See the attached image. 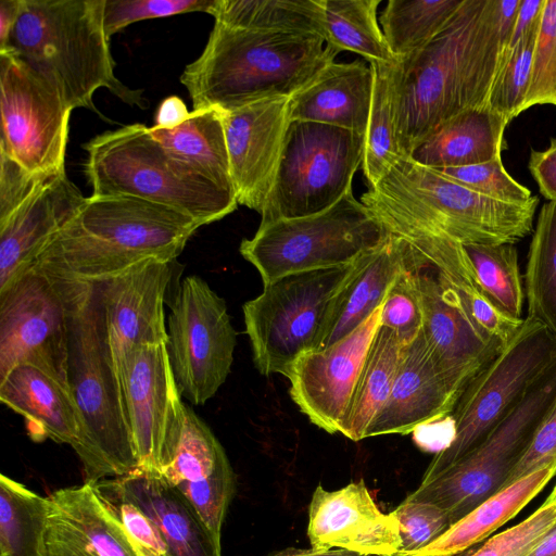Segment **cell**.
Returning a JSON list of instances; mask_svg holds the SVG:
<instances>
[{
	"mask_svg": "<svg viewBox=\"0 0 556 556\" xmlns=\"http://www.w3.org/2000/svg\"><path fill=\"white\" fill-rule=\"evenodd\" d=\"M556 460V397L504 488ZM503 488V489H504Z\"/></svg>",
	"mask_w": 556,
	"mask_h": 556,
	"instance_id": "cell-51",
	"label": "cell"
},
{
	"mask_svg": "<svg viewBox=\"0 0 556 556\" xmlns=\"http://www.w3.org/2000/svg\"><path fill=\"white\" fill-rule=\"evenodd\" d=\"M307 535L315 551L339 547L390 556L401 547L397 519L378 508L363 479L337 491L317 485L308 508Z\"/></svg>",
	"mask_w": 556,
	"mask_h": 556,
	"instance_id": "cell-21",
	"label": "cell"
},
{
	"mask_svg": "<svg viewBox=\"0 0 556 556\" xmlns=\"http://www.w3.org/2000/svg\"><path fill=\"white\" fill-rule=\"evenodd\" d=\"M190 115L185 102L177 96L164 99L155 114V125L159 128L173 129L185 123Z\"/></svg>",
	"mask_w": 556,
	"mask_h": 556,
	"instance_id": "cell-55",
	"label": "cell"
},
{
	"mask_svg": "<svg viewBox=\"0 0 556 556\" xmlns=\"http://www.w3.org/2000/svg\"><path fill=\"white\" fill-rule=\"evenodd\" d=\"M53 177L31 174L0 152V220L9 217Z\"/></svg>",
	"mask_w": 556,
	"mask_h": 556,
	"instance_id": "cell-50",
	"label": "cell"
},
{
	"mask_svg": "<svg viewBox=\"0 0 556 556\" xmlns=\"http://www.w3.org/2000/svg\"><path fill=\"white\" fill-rule=\"evenodd\" d=\"M529 169L542 195L556 202V139L544 151L531 150Z\"/></svg>",
	"mask_w": 556,
	"mask_h": 556,
	"instance_id": "cell-52",
	"label": "cell"
},
{
	"mask_svg": "<svg viewBox=\"0 0 556 556\" xmlns=\"http://www.w3.org/2000/svg\"><path fill=\"white\" fill-rule=\"evenodd\" d=\"M365 136L314 122H290L261 224L320 213L352 190Z\"/></svg>",
	"mask_w": 556,
	"mask_h": 556,
	"instance_id": "cell-11",
	"label": "cell"
},
{
	"mask_svg": "<svg viewBox=\"0 0 556 556\" xmlns=\"http://www.w3.org/2000/svg\"><path fill=\"white\" fill-rule=\"evenodd\" d=\"M353 264L283 276L244 303L245 332L262 375L287 377L300 355L318 349L331 302Z\"/></svg>",
	"mask_w": 556,
	"mask_h": 556,
	"instance_id": "cell-10",
	"label": "cell"
},
{
	"mask_svg": "<svg viewBox=\"0 0 556 556\" xmlns=\"http://www.w3.org/2000/svg\"><path fill=\"white\" fill-rule=\"evenodd\" d=\"M85 197L66 172L53 177L0 220V291L29 268Z\"/></svg>",
	"mask_w": 556,
	"mask_h": 556,
	"instance_id": "cell-23",
	"label": "cell"
},
{
	"mask_svg": "<svg viewBox=\"0 0 556 556\" xmlns=\"http://www.w3.org/2000/svg\"><path fill=\"white\" fill-rule=\"evenodd\" d=\"M49 497L0 476V556H47Z\"/></svg>",
	"mask_w": 556,
	"mask_h": 556,
	"instance_id": "cell-34",
	"label": "cell"
},
{
	"mask_svg": "<svg viewBox=\"0 0 556 556\" xmlns=\"http://www.w3.org/2000/svg\"><path fill=\"white\" fill-rule=\"evenodd\" d=\"M405 346L393 330L380 325L358 375L341 434L353 441L365 439L389 399Z\"/></svg>",
	"mask_w": 556,
	"mask_h": 556,
	"instance_id": "cell-32",
	"label": "cell"
},
{
	"mask_svg": "<svg viewBox=\"0 0 556 556\" xmlns=\"http://www.w3.org/2000/svg\"><path fill=\"white\" fill-rule=\"evenodd\" d=\"M546 501L549 503L556 504V484L553 488V490H552L551 494L548 495V497L546 498Z\"/></svg>",
	"mask_w": 556,
	"mask_h": 556,
	"instance_id": "cell-59",
	"label": "cell"
},
{
	"mask_svg": "<svg viewBox=\"0 0 556 556\" xmlns=\"http://www.w3.org/2000/svg\"><path fill=\"white\" fill-rule=\"evenodd\" d=\"M388 235L352 189L320 213L260 224L239 251L264 285L295 273L348 266Z\"/></svg>",
	"mask_w": 556,
	"mask_h": 556,
	"instance_id": "cell-8",
	"label": "cell"
},
{
	"mask_svg": "<svg viewBox=\"0 0 556 556\" xmlns=\"http://www.w3.org/2000/svg\"><path fill=\"white\" fill-rule=\"evenodd\" d=\"M105 0H22L8 42L10 51L48 83L74 110L99 114L93 96L108 89L128 105L149 106L142 90L115 74L104 29Z\"/></svg>",
	"mask_w": 556,
	"mask_h": 556,
	"instance_id": "cell-4",
	"label": "cell"
},
{
	"mask_svg": "<svg viewBox=\"0 0 556 556\" xmlns=\"http://www.w3.org/2000/svg\"><path fill=\"white\" fill-rule=\"evenodd\" d=\"M0 401L27 421L36 441L51 439L76 451L84 424L68 382L30 364H20L0 378Z\"/></svg>",
	"mask_w": 556,
	"mask_h": 556,
	"instance_id": "cell-25",
	"label": "cell"
},
{
	"mask_svg": "<svg viewBox=\"0 0 556 556\" xmlns=\"http://www.w3.org/2000/svg\"><path fill=\"white\" fill-rule=\"evenodd\" d=\"M511 29L500 0H464L426 47L393 66L394 123L402 156L460 112L488 105Z\"/></svg>",
	"mask_w": 556,
	"mask_h": 556,
	"instance_id": "cell-1",
	"label": "cell"
},
{
	"mask_svg": "<svg viewBox=\"0 0 556 556\" xmlns=\"http://www.w3.org/2000/svg\"><path fill=\"white\" fill-rule=\"evenodd\" d=\"M361 202L389 232H427L466 245L520 241L532 231L539 199L504 202L401 156Z\"/></svg>",
	"mask_w": 556,
	"mask_h": 556,
	"instance_id": "cell-5",
	"label": "cell"
},
{
	"mask_svg": "<svg viewBox=\"0 0 556 556\" xmlns=\"http://www.w3.org/2000/svg\"><path fill=\"white\" fill-rule=\"evenodd\" d=\"M556 475V460L513 482L489 497L435 541L413 553L390 556H455L485 541L495 530L513 519Z\"/></svg>",
	"mask_w": 556,
	"mask_h": 556,
	"instance_id": "cell-30",
	"label": "cell"
},
{
	"mask_svg": "<svg viewBox=\"0 0 556 556\" xmlns=\"http://www.w3.org/2000/svg\"><path fill=\"white\" fill-rule=\"evenodd\" d=\"M270 556H366L352 551L339 548L328 551H315L312 547L308 549L288 547L286 549L274 553Z\"/></svg>",
	"mask_w": 556,
	"mask_h": 556,
	"instance_id": "cell-57",
	"label": "cell"
},
{
	"mask_svg": "<svg viewBox=\"0 0 556 556\" xmlns=\"http://www.w3.org/2000/svg\"><path fill=\"white\" fill-rule=\"evenodd\" d=\"M237 332L226 302L197 275L180 283L167 320V352L180 394L203 405L225 383Z\"/></svg>",
	"mask_w": 556,
	"mask_h": 556,
	"instance_id": "cell-13",
	"label": "cell"
},
{
	"mask_svg": "<svg viewBox=\"0 0 556 556\" xmlns=\"http://www.w3.org/2000/svg\"><path fill=\"white\" fill-rule=\"evenodd\" d=\"M374 71L371 108L365 134L363 172L374 187L402 156L394 123L393 66L369 64Z\"/></svg>",
	"mask_w": 556,
	"mask_h": 556,
	"instance_id": "cell-39",
	"label": "cell"
},
{
	"mask_svg": "<svg viewBox=\"0 0 556 556\" xmlns=\"http://www.w3.org/2000/svg\"><path fill=\"white\" fill-rule=\"evenodd\" d=\"M527 556H556V520L548 532Z\"/></svg>",
	"mask_w": 556,
	"mask_h": 556,
	"instance_id": "cell-58",
	"label": "cell"
},
{
	"mask_svg": "<svg viewBox=\"0 0 556 556\" xmlns=\"http://www.w3.org/2000/svg\"><path fill=\"white\" fill-rule=\"evenodd\" d=\"M176 488L190 502L213 536L220 542L222 526L236 491V476L229 460L208 478Z\"/></svg>",
	"mask_w": 556,
	"mask_h": 556,
	"instance_id": "cell-44",
	"label": "cell"
},
{
	"mask_svg": "<svg viewBox=\"0 0 556 556\" xmlns=\"http://www.w3.org/2000/svg\"><path fill=\"white\" fill-rule=\"evenodd\" d=\"M84 149L91 195L146 199L176 208L202 226L226 217L238 206L232 192L174 157L143 124L97 135Z\"/></svg>",
	"mask_w": 556,
	"mask_h": 556,
	"instance_id": "cell-7",
	"label": "cell"
},
{
	"mask_svg": "<svg viewBox=\"0 0 556 556\" xmlns=\"http://www.w3.org/2000/svg\"><path fill=\"white\" fill-rule=\"evenodd\" d=\"M227 460L226 452L211 428L187 406L175 458L161 473L178 486L208 478Z\"/></svg>",
	"mask_w": 556,
	"mask_h": 556,
	"instance_id": "cell-40",
	"label": "cell"
},
{
	"mask_svg": "<svg viewBox=\"0 0 556 556\" xmlns=\"http://www.w3.org/2000/svg\"><path fill=\"white\" fill-rule=\"evenodd\" d=\"M150 132L174 157L235 194L220 110H193L178 127L164 129L152 126Z\"/></svg>",
	"mask_w": 556,
	"mask_h": 556,
	"instance_id": "cell-31",
	"label": "cell"
},
{
	"mask_svg": "<svg viewBox=\"0 0 556 556\" xmlns=\"http://www.w3.org/2000/svg\"><path fill=\"white\" fill-rule=\"evenodd\" d=\"M30 364L68 382V315L62 280L33 264L0 291V378Z\"/></svg>",
	"mask_w": 556,
	"mask_h": 556,
	"instance_id": "cell-15",
	"label": "cell"
},
{
	"mask_svg": "<svg viewBox=\"0 0 556 556\" xmlns=\"http://www.w3.org/2000/svg\"><path fill=\"white\" fill-rule=\"evenodd\" d=\"M527 318L541 324L556 340V202L540 210L525 274Z\"/></svg>",
	"mask_w": 556,
	"mask_h": 556,
	"instance_id": "cell-36",
	"label": "cell"
},
{
	"mask_svg": "<svg viewBox=\"0 0 556 556\" xmlns=\"http://www.w3.org/2000/svg\"><path fill=\"white\" fill-rule=\"evenodd\" d=\"M382 304L354 331L332 345L300 355L287 375L290 396L312 424L340 433L372 339Z\"/></svg>",
	"mask_w": 556,
	"mask_h": 556,
	"instance_id": "cell-19",
	"label": "cell"
},
{
	"mask_svg": "<svg viewBox=\"0 0 556 556\" xmlns=\"http://www.w3.org/2000/svg\"><path fill=\"white\" fill-rule=\"evenodd\" d=\"M508 123L489 105L465 110L433 129L409 157L431 168L491 161L502 155Z\"/></svg>",
	"mask_w": 556,
	"mask_h": 556,
	"instance_id": "cell-29",
	"label": "cell"
},
{
	"mask_svg": "<svg viewBox=\"0 0 556 556\" xmlns=\"http://www.w3.org/2000/svg\"><path fill=\"white\" fill-rule=\"evenodd\" d=\"M413 433L415 443L421 450L438 454L451 445L455 437V428L450 415L419 426Z\"/></svg>",
	"mask_w": 556,
	"mask_h": 556,
	"instance_id": "cell-53",
	"label": "cell"
},
{
	"mask_svg": "<svg viewBox=\"0 0 556 556\" xmlns=\"http://www.w3.org/2000/svg\"><path fill=\"white\" fill-rule=\"evenodd\" d=\"M544 0H520L508 49L541 21Z\"/></svg>",
	"mask_w": 556,
	"mask_h": 556,
	"instance_id": "cell-54",
	"label": "cell"
},
{
	"mask_svg": "<svg viewBox=\"0 0 556 556\" xmlns=\"http://www.w3.org/2000/svg\"><path fill=\"white\" fill-rule=\"evenodd\" d=\"M555 397L556 361L480 445L406 500L434 504L457 522L504 488Z\"/></svg>",
	"mask_w": 556,
	"mask_h": 556,
	"instance_id": "cell-12",
	"label": "cell"
},
{
	"mask_svg": "<svg viewBox=\"0 0 556 556\" xmlns=\"http://www.w3.org/2000/svg\"><path fill=\"white\" fill-rule=\"evenodd\" d=\"M172 265L173 262L150 258L96 282L121 387L125 365L137 348L167 342L164 305Z\"/></svg>",
	"mask_w": 556,
	"mask_h": 556,
	"instance_id": "cell-18",
	"label": "cell"
},
{
	"mask_svg": "<svg viewBox=\"0 0 556 556\" xmlns=\"http://www.w3.org/2000/svg\"><path fill=\"white\" fill-rule=\"evenodd\" d=\"M391 513L400 526V553H413L426 547L452 526L447 513L431 503L405 498Z\"/></svg>",
	"mask_w": 556,
	"mask_h": 556,
	"instance_id": "cell-48",
	"label": "cell"
},
{
	"mask_svg": "<svg viewBox=\"0 0 556 556\" xmlns=\"http://www.w3.org/2000/svg\"><path fill=\"white\" fill-rule=\"evenodd\" d=\"M339 51L316 35L229 27L214 23L198 59L180 75L193 110L230 112L273 98H290Z\"/></svg>",
	"mask_w": 556,
	"mask_h": 556,
	"instance_id": "cell-3",
	"label": "cell"
},
{
	"mask_svg": "<svg viewBox=\"0 0 556 556\" xmlns=\"http://www.w3.org/2000/svg\"><path fill=\"white\" fill-rule=\"evenodd\" d=\"M556 105V0H544L525 110Z\"/></svg>",
	"mask_w": 556,
	"mask_h": 556,
	"instance_id": "cell-42",
	"label": "cell"
},
{
	"mask_svg": "<svg viewBox=\"0 0 556 556\" xmlns=\"http://www.w3.org/2000/svg\"><path fill=\"white\" fill-rule=\"evenodd\" d=\"M202 224L131 195H90L35 264L71 281L96 283L150 258L174 262Z\"/></svg>",
	"mask_w": 556,
	"mask_h": 556,
	"instance_id": "cell-2",
	"label": "cell"
},
{
	"mask_svg": "<svg viewBox=\"0 0 556 556\" xmlns=\"http://www.w3.org/2000/svg\"><path fill=\"white\" fill-rule=\"evenodd\" d=\"M122 388L137 469L162 472L175 458L187 408L166 343L137 348L125 365Z\"/></svg>",
	"mask_w": 556,
	"mask_h": 556,
	"instance_id": "cell-16",
	"label": "cell"
},
{
	"mask_svg": "<svg viewBox=\"0 0 556 556\" xmlns=\"http://www.w3.org/2000/svg\"><path fill=\"white\" fill-rule=\"evenodd\" d=\"M374 90L372 67L364 62H332L290 97V122H314L365 136Z\"/></svg>",
	"mask_w": 556,
	"mask_h": 556,
	"instance_id": "cell-28",
	"label": "cell"
},
{
	"mask_svg": "<svg viewBox=\"0 0 556 556\" xmlns=\"http://www.w3.org/2000/svg\"><path fill=\"white\" fill-rule=\"evenodd\" d=\"M464 249L483 295L508 316L525 319L526 294L515 245L466 244Z\"/></svg>",
	"mask_w": 556,
	"mask_h": 556,
	"instance_id": "cell-38",
	"label": "cell"
},
{
	"mask_svg": "<svg viewBox=\"0 0 556 556\" xmlns=\"http://www.w3.org/2000/svg\"><path fill=\"white\" fill-rule=\"evenodd\" d=\"M381 0H323L325 41L339 52L351 51L369 64L395 65L378 23Z\"/></svg>",
	"mask_w": 556,
	"mask_h": 556,
	"instance_id": "cell-35",
	"label": "cell"
},
{
	"mask_svg": "<svg viewBox=\"0 0 556 556\" xmlns=\"http://www.w3.org/2000/svg\"><path fill=\"white\" fill-rule=\"evenodd\" d=\"M556 361V340L538 321L525 318L513 340L467 386L451 414L455 437L434 455L421 483L460 460L508 416Z\"/></svg>",
	"mask_w": 556,
	"mask_h": 556,
	"instance_id": "cell-9",
	"label": "cell"
},
{
	"mask_svg": "<svg viewBox=\"0 0 556 556\" xmlns=\"http://www.w3.org/2000/svg\"><path fill=\"white\" fill-rule=\"evenodd\" d=\"M290 98L262 100L223 112L238 204L262 213L273 189L290 124Z\"/></svg>",
	"mask_w": 556,
	"mask_h": 556,
	"instance_id": "cell-20",
	"label": "cell"
},
{
	"mask_svg": "<svg viewBox=\"0 0 556 556\" xmlns=\"http://www.w3.org/2000/svg\"><path fill=\"white\" fill-rule=\"evenodd\" d=\"M464 0H390L380 15L388 47L397 61L426 47L447 25Z\"/></svg>",
	"mask_w": 556,
	"mask_h": 556,
	"instance_id": "cell-37",
	"label": "cell"
},
{
	"mask_svg": "<svg viewBox=\"0 0 556 556\" xmlns=\"http://www.w3.org/2000/svg\"><path fill=\"white\" fill-rule=\"evenodd\" d=\"M406 266V243L392 232L361 255L331 302L317 350L332 345L363 324L383 303Z\"/></svg>",
	"mask_w": 556,
	"mask_h": 556,
	"instance_id": "cell-26",
	"label": "cell"
},
{
	"mask_svg": "<svg viewBox=\"0 0 556 556\" xmlns=\"http://www.w3.org/2000/svg\"><path fill=\"white\" fill-rule=\"evenodd\" d=\"M110 480L155 522L173 556H222L220 542L161 472L136 469Z\"/></svg>",
	"mask_w": 556,
	"mask_h": 556,
	"instance_id": "cell-27",
	"label": "cell"
},
{
	"mask_svg": "<svg viewBox=\"0 0 556 556\" xmlns=\"http://www.w3.org/2000/svg\"><path fill=\"white\" fill-rule=\"evenodd\" d=\"M22 0L0 1V48L9 40L11 31L17 18Z\"/></svg>",
	"mask_w": 556,
	"mask_h": 556,
	"instance_id": "cell-56",
	"label": "cell"
},
{
	"mask_svg": "<svg viewBox=\"0 0 556 556\" xmlns=\"http://www.w3.org/2000/svg\"><path fill=\"white\" fill-rule=\"evenodd\" d=\"M216 0H105L104 29L111 39L128 25L190 12L211 14Z\"/></svg>",
	"mask_w": 556,
	"mask_h": 556,
	"instance_id": "cell-46",
	"label": "cell"
},
{
	"mask_svg": "<svg viewBox=\"0 0 556 556\" xmlns=\"http://www.w3.org/2000/svg\"><path fill=\"white\" fill-rule=\"evenodd\" d=\"M48 497L47 556H143L97 482Z\"/></svg>",
	"mask_w": 556,
	"mask_h": 556,
	"instance_id": "cell-22",
	"label": "cell"
},
{
	"mask_svg": "<svg viewBox=\"0 0 556 556\" xmlns=\"http://www.w3.org/2000/svg\"><path fill=\"white\" fill-rule=\"evenodd\" d=\"M556 520V504L546 500L521 522L455 556H527Z\"/></svg>",
	"mask_w": 556,
	"mask_h": 556,
	"instance_id": "cell-43",
	"label": "cell"
},
{
	"mask_svg": "<svg viewBox=\"0 0 556 556\" xmlns=\"http://www.w3.org/2000/svg\"><path fill=\"white\" fill-rule=\"evenodd\" d=\"M434 169L471 190L504 202L523 204L534 197L508 174L502 155L479 164Z\"/></svg>",
	"mask_w": 556,
	"mask_h": 556,
	"instance_id": "cell-45",
	"label": "cell"
},
{
	"mask_svg": "<svg viewBox=\"0 0 556 556\" xmlns=\"http://www.w3.org/2000/svg\"><path fill=\"white\" fill-rule=\"evenodd\" d=\"M72 109L10 51H0V152L31 174L65 172Z\"/></svg>",
	"mask_w": 556,
	"mask_h": 556,
	"instance_id": "cell-14",
	"label": "cell"
},
{
	"mask_svg": "<svg viewBox=\"0 0 556 556\" xmlns=\"http://www.w3.org/2000/svg\"><path fill=\"white\" fill-rule=\"evenodd\" d=\"M59 279L67 303L68 381L84 424L75 452L85 481L123 477L138 468V459L110 355L98 286Z\"/></svg>",
	"mask_w": 556,
	"mask_h": 556,
	"instance_id": "cell-6",
	"label": "cell"
},
{
	"mask_svg": "<svg viewBox=\"0 0 556 556\" xmlns=\"http://www.w3.org/2000/svg\"><path fill=\"white\" fill-rule=\"evenodd\" d=\"M380 325L393 330L404 345L409 344L421 331V302L408 261L406 269L397 277L382 303Z\"/></svg>",
	"mask_w": 556,
	"mask_h": 556,
	"instance_id": "cell-47",
	"label": "cell"
},
{
	"mask_svg": "<svg viewBox=\"0 0 556 556\" xmlns=\"http://www.w3.org/2000/svg\"><path fill=\"white\" fill-rule=\"evenodd\" d=\"M97 485L143 556H173L155 522L114 486L110 479L101 480Z\"/></svg>",
	"mask_w": 556,
	"mask_h": 556,
	"instance_id": "cell-49",
	"label": "cell"
},
{
	"mask_svg": "<svg viewBox=\"0 0 556 556\" xmlns=\"http://www.w3.org/2000/svg\"><path fill=\"white\" fill-rule=\"evenodd\" d=\"M456 402L420 331L405 346L389 399L365 438L408 434L419 426L450 416Z\"/></svg>",
	"mask_w": 556,
	"mask_h": 556,
	"instance_id": "cell-24",
	"label": "cell"
},
{
	"mask_svg": "<svg viewBox=\"0 0 556 556\" xmlns=\"http://www.w3.org/2000/svg\"><path fill=\"white\" fill-rule=\"evenodd\" d=\"M422 309L421 332L433 361L458 401L471 380L504 349L481 333L435 269L404 239Z\"/></svg>",
	"mask_w": 556,
	"mask_h": 556,
	"instance_id": "cell-17",
	"label": "cell"
},
{
	"mask_svg": "<svg viewBox=\"0 0 556 556\" xmlns=\"http://www.w3.org/2000/svg\"><path fill=\"white\" fill-rule=\"evenodd\" d=\"M229 27L320 36L323 0H216L211 13Z\"/></svg>",
	"mask_w": 556,
	"mask_h": 556,
	"instance_id": "cell-33",
	"label": "cell"
},
{
	"mask_svg": "<svg viewBox=\"0 0 556 556\" xmlns=\"http://www.w3.org/2000/svg\"><path fill=\"white\" fill-rule=\"evenodd\" d=\"M540 23L503 55L488 105L508 122L525 111Z\"/></svg>",
	"mask_w": 556,
	"mask_h": 556,
	"instance_id": "cell-41",
	"label": "cell"
}]
</instances>
